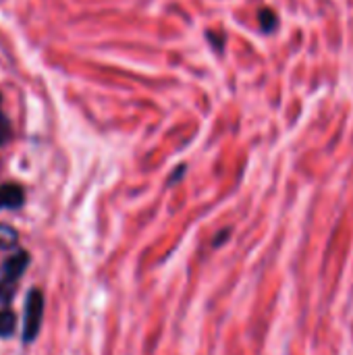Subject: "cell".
I'll list each match as a JSON object with an SVG mask.
<instances>
[{
  "instance_id": "1",
  "label": "cell",
  "mask_w": 353,
  "mask_h": 355,
  "mask_svg": "<svg viewBox=\"0 0 353 355\" xmlns=\"http://www.w3.org/2000/svg\"><path fill=\"white\" fill-rule=\"evenodd\" d=\"M29 266V254L27 252H19L15 256H10L0 270V302H8L15 295L17 283L21 281L25 268Z\"/></svg>"
},
{
  "instance_id": "2",
  "label": "cell",
  "mask_w": 353,
  "mask_h": 355,
  "mask_svg": "<svg viewBox=\"0 0 353 355\" xmlns=\"http://www.w3.org/2000/svg\"><path fill=\"white\" fill-rule=\"evenodd\" d=\"M44 320V295L40 289H31L27 300H25V310H23V341L31 343L42 327Z\"/></svg>"
},
{
  "instance_id": "3",
  "label": "cell",
  "mask_w": 353,
  "mask_h": 355,
  "mask_svg": "<svg viewBox=\"0 0 353 355\" xmlns=\"http://www.w3.org/2000/svg\"><path fill=\"white\" fill-rule=\"evenodd\" d=\"M25 200V191L17 183H2L0 185V210H15L21 208Z\"/></svg>"
},
{
  "instance_id": "4",
  "label": "cell",
  "mask_w": 353,
  "mask_h": 355,
  "mask_svg": "<svg viewBox=\"0 0 353 355\" xmlns=\"http://www.w3.org/2000/svg\"><path fill=\"white\" fill-rule=\"evenodd\" d=\"M17 331V316L10 310H0V337H10Z\"/></svg>"
},
{
  "instance_id": "5",
  "label": "cell",
  "mask_w": 353,
  "mask_h": 355,
  "mask_svg": "<svg viewBox=\"0 0 353 355\" xmlns=\"http://www.w3.org/2000/svg\"><path fill=\"white\" fill-rule=\"evenodd\" d=\"M258 19H260V27H262V31H264V33L275 31V29H277V25H279V19H277L275 10H270V8H262V10H260V15H258Z\"/></svg>"
},
{
  "instance_id": "6",
  "label": "cell",
  "mask_w": 353,
  "mask_h": 355,
  "mask_svg": "<svg viewBox=\"0 0 353 355\" xmlns=\"http://www.w3.org/2000/svg\"><path fill=\"white\" fill-rule=\"evenodd\" d=\"M0 104H2V100H0ZM10 135H12L10 123H8V119H6V114L2 112V106H0V148L8 144Z\"/></svg>"
},
{
  "instance_id": "7",
  "label": "cell",
  "mask_w": 353,
  "mask_h": 355,
  "mask_svg": "<svg viewBox=\"0 0 353 355\" xmlns=\"http://www.w3.org/2000/svg\"><path fill=\"white\" fill-rule=\"evenodd\" d=\"M15 241H17V233L10 227L0 225V250H6V248L15 245Z\"/></svg>"
}]
</instances>
